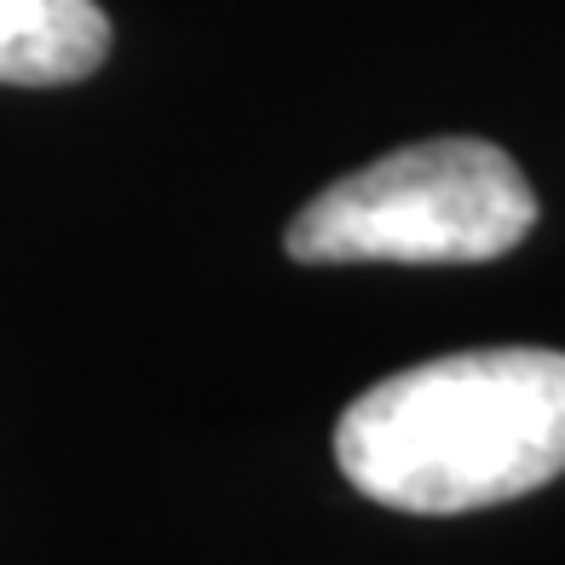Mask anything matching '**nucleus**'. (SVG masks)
I'll return each mask as SVG.
<instances>
[{"label":"nucleus","mask_w":565,"mask_h":565,"mask_svg":"<svg viewBox=\"0 0 565 565\" xmlns=\"http://www.w3.org/2000/svg\"><path fill=\"white\" fill-rule=\"evenodd\" d=\"M335 461L398 513L525 497L565 473V352L484 347L398 370L341 409Z\"/></svg>","instance_id":"1"},{"label":"nucleus","mask_w":565,"mask_h":565,"mask_svg":"<svg viewBox=\"0 0 565 565\" xmlns=\"http://www.w3.org/2000/svg\"><path fill=\"white\" fill-rule=\"evenodd\" d=\"M536 196L484 139H427L318 191L282 231L300 266H484L520 248Z\"/></svg>","instance_id":"2"},{"label":"nucleus","mask_w":565,"mask_h":565,"mask_svg":"<svg viewBox=\"0 0 565 565\" xmlns=\"http://www.w3.org/2000/svg\"><path fill=\"white\" fill-rule=\"evenodd\" d=\"M110 53V18L93 0H0V87L87 82Z\"/></svg>","instance_id":"3"}]
</instances>
